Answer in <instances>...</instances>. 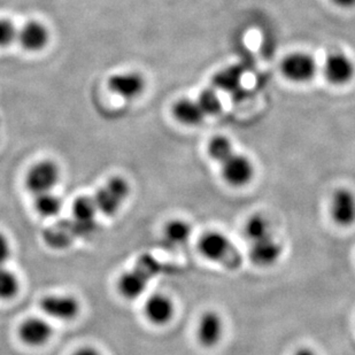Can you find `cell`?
I'll return each mask as SVG.
<instances>
[{
    "instance_id": "4316f807",
    "label": "cell",
    "mask_w": 355,
    "mask_h": 355,
    "mask_svg": "<svg viewBox=\"0 0 355 355\" xmlns=\"http://www.w3.org/2000/svg\"><path fill=\"white\" fill-rule=\"evenodd\" d=\"M73 355H103L98 349L90 347V346H85V347H80L78 351H75Z\"/></svg>"
},
{
    "instance_id": "5bb4252c",
    "label": "cell",
    "mask_w": 355,
    "mask_h": 355,
    "mask_svg": "<svg viewBox=\"0 0 355 355\" xmlns=\"http://www.w3.org/2000/svg\"><path fill=\"white\" fill-rule=\"evenodd\" d=\"M21 46L29 52H38L46 47L50 40V31L40 21H28L17 33Z\"/></svg>"
},
{
    "instance_id": "7a4b0ae2",
    "label": "cell",
    "mask_w": 355,
    "mask_h": 355,
    "mask_svg": "<svg viewBox=\"0 0 355 355\" xmlns=\"http://www.w3.org/2000/svg\"><path fill=\"white\" fill-rule=\"evenodd\" d=\"M129 182L121 176H113L94 193V200L99 213L114 216L130 196Z\"/></svg>"
},
{
    "instance_id": "d4e9b609",
    "label": "cell",
    "mask_w": 355,
    "mask_h": 355,
    "mask_svg": "<svg viewBox=\"0 0 355 355\" xmlns=\"http://www.w3.org/2000/svg\"><path fill=\"white\" fill-rule=\"evenodd\" d=\"M17 31L15 24L8 19H0V47L10 46L14 40H17Z\"/></svg>"
},
{
    "instance_id": "7c38bea8",
    "label": "cell",
    "mask_w": 355,
    "mask_h": 355,
    "mask_svg": "<svg viewBox=\"0 0 355 355\" xmlns=\"http://www.w3.org/2000/svg\"><path fill=\"white\" fill-rule=\"evenodd\" d=\"M354 64L345 54L335 52L330 54L325 60L324 75L330 83L337 85L349 83L354 76Z\"/></svg>"
},
{
    "instance_id": "e0dca14e",
    "label": "cell",
    "mask_w": 355,
    "mask_h": 355,
    "mask_svg": "<svg viewBox=\"0 0 355 355\" xmlns=\"http://www.w3.org/2000/svg\"><path fill=\"white\" fill-rule=\"evenodd\" d=\"M192 235V227L184 220H171L164 225V244L171 250L183 248Z\"/></svg>"
},
{
    "instance_id": "4fadbf2b",
    "label": "cell",
    "mask_w": 355,
    "mask_h": 355,
    "mask_svg": "<svg viewBox=\"0 0 355 355\" xmlns=\"http://www.w3.org/2000/svg\"><path fill=\"white\" fill-rule=\"evenodd\" d=\"M283 253V248L274 236L263 238L261 241L251 243L250 259L258 267L267 268L275 265Z\"/></svg>"
},
{
    "instance_id": "8992f818",
    "label": "cell",
    "mask_w": 355,
    "mask_h": 355,
    "mask_svg": "<svg viewBox=\"0 0 355 355\" xmlns=\"http://www.w3.org/2000/svg\"><path fill=\"white\" fill-rule=\"evenodd\" d=\"M150 265H138L137 268L123 272L119 278L118 288L121 295L129 300L141 297L148 288V279L155 272L148 270Z\"/></svg>"
},
{
    "instance_id": "2e32d148",
    "label": "cell",
    "mask_w": 355,
    "mask_h": 355,
    "mask_svg": "<svg viewBox=\"0 0 355 355\" xmlns=\"http://www.w3.org/2000/svg\"><path fill=\"white\" fill-rule=\"evenodd\" d=\"M223 328V321L218 313L206 312L198 323V340L205 347L215 346L221 340Z\"/></svg>"
},
{
    "instance_id": "8fae6325",
    "label": "cell",
    "mask_w": 355,
    "mask_h": 355,
    "mask_svg": "<svg viewBox=\"0 0 355 355\" xmlns=\"http://www.w3.org/2000/svg\"><path fill=\"white\" fill-rule=\"evenodd\" d=\"M99 213L94 197L80 196L73 205L75 235H89L94 229L96 215Z\"/></svg>"
},
{
    "instance_id": "ac0fdd59",
    "label": "cell",
    "mask_w": 355,
    "mask_h": 355,
    "mask_svg": "<svg viewBox=\"0 0 355 355\" xmlns=\"http://www.w3.org/2000/svg\"><path fill=\"white\" fill-rule=\"evenodd\" d=\"M35 197V211H37L42 218H55L62 211L64 200L59 196L54 195L53 191L40 193Z\"/></svg>"
},
{
    "instance_id": "f1b7e54d",
    "label": "cell",
    "mask_w": 355,
    "mask_h": 355,
    "mask_svg": "<svg viewBox=\"0 0 355 355\" xmlns=\"http://www.w3.org/2000/svg\"><path fill=\"white\" fill-rule=\"evenodd\" d=\"M295 355H318L316 354L312 349H309V347H302V349H299L297 352L295 353Z\"/></svg>"
},
{
    "instance_id": "ffe728a7",
    "label": "cell",
    "mask_w": 355,
    "mask_h": 355,
    "mask_svg": "<svg viewBox=\"0 0 355 355\" xmlns=\"http://www.w3.org/2000/svg\"><path fill=\"white\" fill-rule=\"evenodd\" d=\"M244 235L250 243H255V241H261L263 238L272 236L270 222L263 215H252L245 223Z\"/></svg>"
},
{
    "instance_id": "30bf717a",
    "label": "cell",
    "mask_w": 355,
    "mask_h": 355,
    "mask_svg": "<svg viewBox=\"0 0 355 355\" xmlns=\"http://www.w3.org/2000/svg\"><path fill=\"white\" fill-rule=\"evenodd\" d=\"M52 335H53V329L50 323L45 318H37V316L26 318L19 328L21 340L24 344L35 346V347L46 344Z\"/></svg>"
},
{
    "instance_id": "83f0119b",
    "label": "cell",
    "mask_w": 355,
    "mask_h": 355,
    "mask_svg": "<svg viewBox=\"0 0 355 355\" xmlns=\"http://www.w3.org/2000/svg\"><path fill=\"white\" fill-rule=\"evenodd\" d=\"M331 1L340 7L355 6V0H331Z\"/></svg>"
},
{
    "instance_id": "ba28073f",
    "label": "cell",
    "mask_w": 355,
    "mask_h": 355,
    "mask_svg": "<svg viewBox=\"0 0 355 355\" xmlns=\"http://www.w3.org/2000/svg\"><path fill=\"white\" fill-rule=\"evenodd\" d=\"M330 214L336 225L349 227L355 223V195L345 188L337 189L331 197Z\"/></svg>"
},
{
    "instance_id": "603a6c76",
    "label": "cell",
    "mask_w": 355,
    "mask_h": 355,
    "mask_svg": "<svg viewBox=\"0 0 355 355\" xmlns=\"http://www.w3.org/2000/svg\"><path fill=\"white\" fill-rule=\"evenodd\" d=\"M241 78V71L239 67L225 68L215 75L214 83L222 90L232 91L239 85Z\"/></svg>"
},
{
    "instance_id": "52a82bcc",
    "label": "cell",
    "mask_w": 355,
    "mask_h": 355,
    "mask_svg": "<svg viewBox=\"0 0 355 355\" xmlns=\"http://www.w3.org/2000/svg\"><path fill=\"white\" fill-rule=\"evenodd\" d=\"M282 73L292 82H307L315 75V60L309 54H290L282 62Z\"/></svg>"
},
{
    "instance_id": "3957f363",
    "label": "cell",
    "mask_w": 355,
    "mask_h": 355,
    "mask_svg": "<svg viewBox=\"0 0 355 355\" xmlns=\"http://www.w3.org/2000/svg\"><path fill=\"white\" fill-rule=\"evenodd\" d=\"M60 180V168L54 161H38L28 171L26 187L33 195L53 191Z\"/></svg>"
},
{
    "instance_id": "d6986e66",
    "label": "cell",
    "mask_w": 355,
    "mask_h": 355,
    "mask_svg": "<svg viewBox=\"0 0 355 355\" xmlns=\"http://www.w3.org/2000/svg\"><path fill=\"white\" fill-rule=\"evenodd\" d=\"M174 115L182 123L195 125L204 120L205 113L198 101L182 99L175 104Z\"/></svg>"
},
{
    "instance_id": "5b68a950",
    "label": "cell",
    "mask_w": 355,
    "mask_h": 355,
    "mask_svg": "<svg viewBox=\"0 0 355 355\" xmlns=\"http://www.w3.org/2000/svg\"><path fill=\"white\" fill-rule=\"evenodd\" d=\"M254 175V167L252 161L245 155H234L222 162V176L232 187L241 188L248 184Z\"/></svg>"
},
{
    "instance_id": "cb8c5ba5",
    "label": "cell",
    "mask_w": 355,
    "mask_h": 355,
    "mask_svg": "<svg viewBox=\"0 0 355 355\" xmlns=\"http://www.w3.org/2000/svg\"><path fill=\"white\" fill-rule=\"evenodd\" d=\"M198 104H199L205 114H218V112H221L222 110V103L220 101V97L214 90H211V89H206L199 94Z\"/></svg>"
},
{
    "instance_id": "7402d4cb",
    "label": "cell",
    "mask_w": 355,
    "mask_h": 355,
    "mask_svg": "<svg viewBox=\"0 0 355 355\" xmlns=\"http://www.w3.org/2000/svg\"><path fill=\"white\" fill-rule=\"evenodd\" d=\"M208 155H211V158L214 159L215 161H218L221 164L225 162L227 159L234 155L232 141L222 136L213 138L208 145Z\"/></svg>"
},
{
    "instance_id": "9a60e30c",
    "label": "cell",
    "mask_w": 355,
    "mask_h": 355,
    "mask_svg": "<svg viewBox=\"0 0 355 355\" xmlns=\"http://www.w3.org/2000/svg\"><path fill=\"white\" fill-rule=\"evenodd\" d=\"M145 316L155 325H164L174 316V302L164 293L150 295L144 305Z\"/></svg>"
},
{
    "instance_id": "277c9868",
    "label": "cell",
    "mask_w": 355,
    "mask_h": 355,
    "mask_svg": "<svg viewBox=\"0 0 355 355\" xmlns=\"http://www.w3.org/2000/svg\"><path fill=\"white\" fill-rule=\"evenodd\" d=\"M42 312L57 321H73L80 314L78 299L67 295H50L40 302Z\"/></svg>"
},
{
    "instance_id": "484cf974",
    "label": "cell",
    "mask_w": 355,
    "mask_h": 355,
    "mask_svg": "<svg viewBox=\"0 0 355 355\" xmlns=\"http://www.w3.org/2000/svg\"><path fill=\"white\" fill-rule=\"evenodd\" d=\"M12 255V248L8 238L0 232V266H5Z\"/></svg>"
},
{
    "instance_id": "9c48e42d",
    "label": "cell",
    "mask_w": 355,
    "mask_h": 355,
    "mask_svg": "<svg viewBox=\"0 0 355 355\" xmlns=\"http://www.w3.org/2000/svg\"><path fill=\"white\" fill-rule=\"evenodd\" d=\"M108 87L119 97L131 101L139 97L145 89L144 78L136 71H122L112 75L108 80Z\"/></svg>"
},
{
    "instance_id": "44dd1931",
    "label": "cell",
    "mask_w": 355,
    "mask_h": 355,
    "mask_svg": "<svg viewBox=\"0 0 355 355\" xmlns=\"http://www.w3.org/2000/svg\"><path fill=\"white\" fill-rule=\"evenodd\" d=\"M20 290V281L12 270L0 266V300H10L17 297Z\"/></svg>"
},
{
    "instance_id": "6da1fadb",
    "label": "cell",
    "mask_w": 355,
    "mask_h": 355,
    "mask_svg": "<svg viewBox=\"0 0 355 355\" xmlns=\"http://www.w3.org/2000/svg\"><path fill=\"white\" fill-rule=\"evenodd\" d=\"M198 250L204 258L214 262H222L228 268L236 269L241 265V255L234 248L230 239L220 232H207L201 236Z\"/></svg>"
}]
</instances>
